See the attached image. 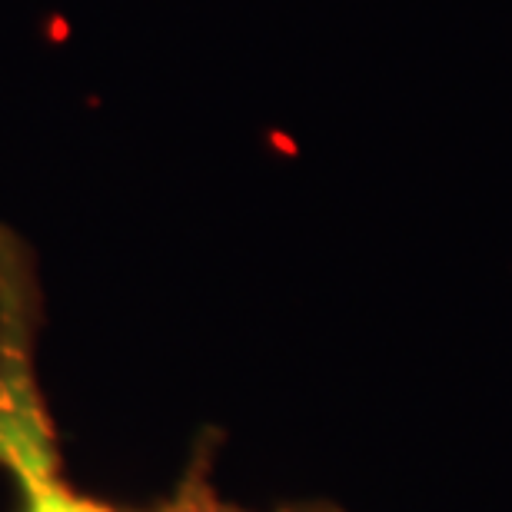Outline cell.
<instances>
[{
	"instance_id": "6da1fadb",
	"label": "cell",
	"mask_w": 512,
	"mask_h": 512,
	"mask_svg": "<svg viewBox=\"0 0 512 512\" xmlns=\"http://www.w3.org/2000/svg\"><path fill=\"white\" fill-rule=\"evenodd\" d=\"M40 280L27 240L0 223V469L17 489V512H127L84 496L64 476V456L37 383ZM133 512V509H130ZM147 512H247L223 503L210 463L197 459L167 503Z\"/></svg>"
}]
</instances>
